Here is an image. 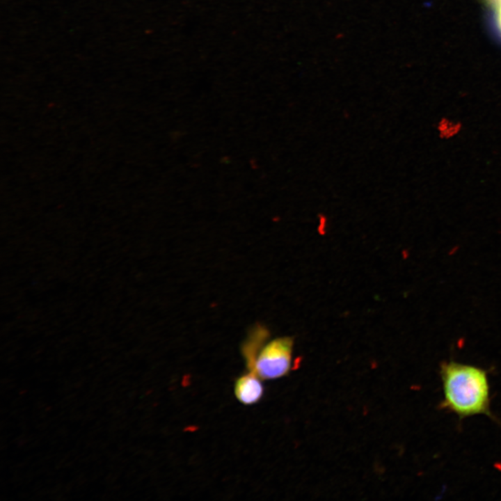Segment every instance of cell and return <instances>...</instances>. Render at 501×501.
<instances>
[{"label":"cell","instance_id":"cell-1","mask_svg":"<svg viewBox=\"0 0 501 501\" xmlns=\"http://www.w3.org/2000/svg\"><path fill=\"white\" fill-rule=\"evenodd\" d=\"M440 375L443 390L440 408L460 418L475 415L493 418L489 383L484 369L450 360L440 364Z\"/></svg>","mask_w":501,"mask_h":501},{"label":"cell","instance_id":"cell-2","mask_svg":"<svg viewBox=\"0 0 501 501\" xmlns=\"http://www.w3.org/2000/svg\"><path fill=\"white\" fill-rule=\"evenodd\" d=\"M268 330L257 325L242 344V355L248 372L262 380H271L286 375L291 367L293 340L289 337L268 341Z\"/></svg>","mask_w":501,"mask_h":501},{"label":"cell","instance_id":"cell-3","mask_svg":"<svg viewBox=\"0 0 501 501\" xmlns=\"http://www.w3.org/2000/svg\"><path fill=\"white\" fill-rule=\"evenodd\" d=\"M234 392L237 400L244 405L257 403L264 394L262 379L256 374L248 372L237 379Z\"/></svg>","mask_w":501,"mask_h":501},{"label":"cell","instance_id":"cell-4","mask_svg":"<svg viewBox=\"0 0 501 501\" xmlns=\"http://www.w3.org/2000/svg\"><path fill=\"white\" fill-rule=\"evenodd\" d=\"M498 21L500 28L501 29V1L498 4Z\"/></svg>","mask_w":501,"mask_h":501}]
</instances>
